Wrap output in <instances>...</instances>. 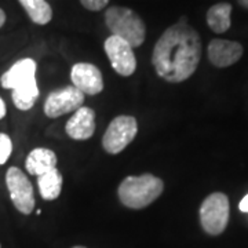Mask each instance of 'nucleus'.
I'll use <instances>...</instances> for the list:
<instances>
[{
  "label": "nucleus",
  "instance_id": "nucleus-7",
  "mask_svg": "<svg viewBox=\"0 0 248 248\" xmlns=\"http://www.w3.org/2000/svg\"><path fill=\"white\" fill-rule=\"evenodd\" d=\"M84 94L75 86H66L63 89L51 91L45 102V113L50 119H55L62 115L76 112L83 107Z\"/></svg>",
  "mask_w": 248,
  "mask_h": 248
},
{
  "label": "nucleus",
  "instance_id": "nucleus-11",
  "mask_svg": "<svg viewBox=\"0 0 248 248\" xmlns=\"http://www.w3.org/2000/svg\"><path fill=\"white\" fill-rule=\"evenodd\" d=\"M65 131L75 141H86L95 131V113L91 108H79L66 122Z\"/></svg>",
  "mask_w": 248,
  "mask_h": 248
},
{
  "label": "nucleus",
  "instance_id": "nucleus-14",
  "mask_svg": "<svg viewBox=\"0 0 248 248\" xmlns=\"http://www.w3.org/2000/svg\"><path fill=\"white\" fill-rule=\"evenodd\" d=\"M232 6L229 3H218L207 11V24L215 33H225L232 25Z\"/></svg>",
  "mask_w": 248,
  "mask_h": 248
},
{
  "label": "nucleus",
  "instance_id": "nucleus-5",
  "mask_svg": "<svg viewBox=\"0 0 248 248\" xmlns=\"http://www.w3.org/2000/svg\"><path fill=\"white\" fill-rule=\"evenodd\" d=\"M138 133V123L133 116H117L108 125L102 138V146L109 155H117L125 149Z\"/></svg>",
  "mask_w": 248,
  "mask_h": 248
},
{
  "label": "nucleus",
  "instance_id": "nucleus-1",
  "mask_svg": "<svg viewBox=\"0 0 248 248\" xmlns=\"http://www.w3.org/2000/svg\"><path fill=\"white\" fill-rule=\"evenodd\" d=\"M202 39L186 18L167 28L153 48L152 62L155 71L169 83L187 80L202 60Z\"/></svg>",
  "mask_w": 248,
  "mask_h": 248
},
{
  "label": "nucleus",
  "instance_id": "nucleus-20",
  "mask_svg": "<svg viewBox=\"0 0 248 248\" xmlns=\"http://www.w3.org/2000/svg\"><path fill=\"white\" fill-rule=\"evenodd\" d=\"M239 208L241 213H248V195L243 197V200L239 204Z\"/></svg>",
  "mask_w": 248,
  "mask_h": 248
},
{
  "label": "nucleus",
  "instance_id": "nucleus-6",
  "mask_svg": "<svg viewBox=\"0 0 248 248\" xmlns=\"http://www.w3.org/2000/svg\"><path fill=\"white\" fill-rule=\"evenodd\" d=\"M6 184L14 207L21 214L29 215L35 208V192L29 178L18 167H10L6 174Z\"/></svg>",
  "mask_w": 248,
  "mask_h": 248
},
{
  "label": "nucleus",
  "instance_id": "nucleus-24",
  "mask_svg": "<svg viewBox=\"0 0 248 248\" xmlns=\"http://www.w3.org/2000/svg\"><path fill=\"white\" fill-rule=\"evenodd\" d=\"M73 248H86V247H83V246H76V247H73Z\"/></svg>",
  "mask_w": 248,
  "mask_h": 248
},
{
  "label": "nucleus",
  "instance_id": "nucleus-8",
  "mask_svg": "<svg viewBox=\"0 0 248 248\" xmlns=\"http://www.w3.org/2000/svg\"><path fill=\"white\" fill-rule=\"evenodd\" d=\"M104 48L116 73L127 78L135 72L137 58L133 51V47L122 37L115 35L109 36L104 43Z\"/></svg>",
  "mask_w": 248,
  "mask_h": 248
},
{
  "label": "nucleus",
  "instance_id": "nucleus-18",
  "mask_svg": "<svg viewBox=\"0 0 248 248\" xmlns=\"http://www.w3.org/2000/svg\"><path fill=\"white\" fill-rule=\"evenodd\" d=\"M13 142L7 134L0 133V164H4L11 156Z\"/></svg>",
  "mask_w": 248,
  "mask_h": 248
},
{
  "label": "nucleus",
  "instance_id": "nucleus-17",
  "mask_svg": "<svg viewBox=\"0 0 248 248\" xmlns=\"http://www.w3.org/2000/svg\"><path fill=\"white\" fill-rule=\"evenodd\" d=\"M39 87L37 83L31 81L22 87H17V89L11 90V98L14 105L19 109V110H29L31 108L35 105L36 99L39 98Z\"/></svg>",
  "mask_w": 248,
  "mask_h": 248
},
{
  "label": "nucleus",
  "instance_id": "nucleus-15",
  "mask_svg": "<svg viewBox=\"0 0 248 248\" xmlns=\"http://www.w3.org/2000/svg\"><path fill=\"white\" fill-rule=\"evenodd\" d=\"M37 186L40 195L45 200H55L61 195L62 190V175L58 169L50 170L48 172L37 177Z\"/></svg>",
  "mask_w": 248,
  "mask_h": 248
},
{
  "label": "nucleus",
  "instance_id": "nucleus-19",
  "mask_svg": "<svg viewBox=\"0 0 248 248\" xmlns=\"http://www.w3.org/2000/svg\"><path fill=\"white\" fill-rule=\"evenodd\" d=\"M110 0H80L81 6L90 11H101L105 9Z\"/></svg>",
  "mask_w": 248,
  "mask_h": 248
},
{
  "label": "nucleus",
  "instance_id": "nucleus-16",
  "mask_svg": "<svg viewBox=\"0 0 248 248\" xmlns=\"http://www.w3.org/2000/svg\"><path fill=\"white\" fill-rule=\"evenodd\" d=\"M27 11L32 22L37 25H47L53 18V9L46 0H18Z\"/></svg>",
  "mask_w": 248,
  "mask_h": 248
},
{
  "label": "nucleus",
  "instance_id": "nucleus-3",
  "mask_svg": "<svg viewBox=\"0 0 248 248\" xmlns=\"http://www.w3.org/2000/svg\"><path fill=\"white\" fill-rule=\"evenodd\" d=\"M105 24L112 35L125 40L133 48L145 42L146 27L142 18L128 7L112 6L105 11Z\"/></svg>",
  "mask_w": 248,
  "mask_h": 248
},
{
  "label": "nucleus",
  "instance_id": "nucleus-21",
  "mask_svg": "<svg viewBox=\"0 0 248 248\" xmlns=\"http://www.w3.org/2000/svg\"><path fill=\"white\" fill-rule=\"evenodd\" d=\"M7 113V109H6V104H4V101H3V98L0 97V120L6 116Z\"/></svg>",
  "mask_w": 248,
  "mask_h": 248
},
{
  "label": "nucleus",
  "instance_id": "nucleus-13",
  "mask_svg": "<svg viewBox=\"0 0 248 248\" xmlns=\"http://www.w3.org/2000/svg\"><path fill=\"white\" fill-rule=\"evenodd\" d=\"M25 167L31 175H42L57 167V155L51 149L36 148L28 155Z\"/></svg>",
  "mask_w": 248,
  "mask_h": 248
},
{
  "label": "nucleus",
  "instance_id": "nucleus-23",
  "mask_svg": "<svg viewBox=\"0 0 248 248\" xmlns=\"http://www.w3.org/2000/svg\"><path fill=\"white\" fill-rule=\"evenodd\" d=\"M237 3H239L243 9L248 10V0H237Z\"/></svg>",
  "mask_w": 248,
  "mask_h": 248
},
{
  "label": "nucleus",
  "instance_id": "nucleus-12",
  "mask_svg": "<svg viewBox=\"0 0 248 248\" xmlns=\"http://www.w3.org/2000/svg\"><path fill=\"white\" fill-rule=\"evenodd\" d=\"M36 80V62L32 58L17 61L9 71L1 75L0 83L4 89L14 90Z\"/></svg>",
  "mask_w": 248,
  "mask_h": 248
},
{
  "label": "nucleus",
  "instance_id": "nucleus-4",
  "mask_svg": "<svg viewBox=\"0 0 248 248\" xmlns=\"http://www.w3.org/2000/svg\"><path fill=\"white\" fill-rule=\"evenodd\" d=\"M229 199L225 193L215 192L204 199L200 207V223L205 233L219 236L229 222Z\"/></svg>",
  "mask_w": 248,
  "mask_h": 248
},
{
  "label": "nucleus",
  "instance_id": "nucleus-10",
  "mask_svg": "<svg viewBox=\"0 0 248 248\" xmlns=\"http://www.w3.org/2000/svg\"><path fill=\"white\" fill-rule=\"evenodd\" d=\"M208 60L217 68H228L239 61L243 57V46L226 39H214L210 42Z\"/></svg>",
  "mask_w": 248,
  "mask_h": 248
},
{
  "label": "nucleus",
  "instance_id": "nucleus-2",
  "mask_svg": "<svg viewBox=\"0 0 248 248\" xmlns=\"http://www.w3.org/2000/svg\"><path fill=\"white\" fill-rule=\"evenodd\" d=\"M164 190V182L152 174L127 177L119 186V199L123 205L142 210L157 200Z\"/></svg>",
  "mask_w": 248,
  "mask_h": 248
},
{
  "label": "nucleus",
  "instance_id": "nucleus-22",
  "mask_svg": "<svg viewBox=\"0 0 248 248\" xmlns=\"http://www.w3.org/2000/svg\"><path fill=\"white\" fill-rule=\"evenodd\" d=\"M4 22H6V13L0 9V28L4 25Z\"/></svg>",
  "mask_w": 248,
  "mask_h": 248
},
{
  "label": "nucleus",
  "instance_id": "nucleus-9",
  "mask_svg": "<svg viewBox=\"0 0 248 248\" xmlns=\"http://www.w3.org/2000/svg\"><path fill=\"white\" fill-rule=\"evenodd\" d=\"M71 79L73 86L87 95H97L104 90L102 73L93 63H87V62L75 63L72 66Z\"/></svg>",
  "mask_w": 248,
  "mask_h": 248
}]
</instances>
